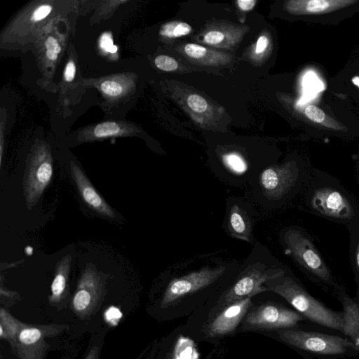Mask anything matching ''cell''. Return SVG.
Segmentation results:
<instances>
[{"label": "cell", "mask_w": 359, "mask_h": 359, "mask_svg": "<svg viewBox=\"0 0 359 359\" xmlns=\"http://www.w3.org/2000/svg\"><path fill=\"white\" fill-rule=\"evenodd\" d=\"M212 28L208 30L203 36L202 41L209 46L227 48L238 43L244 34L243 27Z\"/></svg>", "instance_id": "cell-18"}, {"label": "cell", "mask_w": 359, "mask_h": 359, "mask_svg": "<svg viewBox=\"0 0 359 359\" xmlns=\"http://www.w3.org/2000/svg\"><path fill=\"white\" fill-rule=\"evenodd\" d=\"M72 263V256H64L56 264L54 278L51 283V294L48 302L52 305L62 302L68 293V280Z\"/></svg>", "instance_id": "cell-16"}, {"label": "cell", "mask_w": 359, "mask_h": 359, "mask_svg": "<svg viewBox=\"0 0 359 359\" xmlns=\"http://www.w3.org/2000/svg\"><path fill=\"white\" fill-rule=\"evenodd\" d=\"M355 266H356L357 271L359 273V243L356 248V251H355Z\"/></svg>", "instance_id": "cell-36"}, {"label": "cell", "mask_w": 359, "mask_h": 359, "mask_svg": "<svg viewBox=\"0 0 359 359\" xmlns=\"http://www.w3.org/2000/svg\"><path fill=\"white\" fill-rule=\"evenodd\" d=\"M355 2L351 0H293L287 1L285 8L292 15L322 14Z\"/></svg>", "instance_id": "cell-14"}, {"label": "cell", "mask_w": 359, "mask_h": 359, "mask_svg": "<svg viewBox=\"0 0 359 359\" xmlns=\"http://www.w3.org/2000/svg\"><path fill=\"white\" fill-rule=\"evenodd\" d=\"M344 315L343 334L351 339L359 351V304L348 297L341 289H337Z\"/></svg>", "instance_id": "cell-15"}, {"label": "cell", "mask_w": 359, "mask_h": 359, "mask_svg": "<svg viewBox=\"0 0 359 359\" xmlns=\"http://www.w3.org/2000/svg\"><path fill=\"white\" fill-rule=\"evenodd\" d=\"M229 233L237 238L249 242L251 233L250 220L245 212L238 205L231 206L228 219Z\"/></svg>", "instance_id": "cell-19"}, {"label": "cell", "mask_w": 359, "mask_h": 359, "mask_svg": "<svg viewBox=\"0 0 359 359\" xmlns=\"http://www.w3.org/2000/svg\"><path fill=\"white\" fill-rule=\"evenodd\" d=\"M184 55L196 64L203 65H220L226 64L231 55L207 48L196 43H187L183 48Z\"/></svg>", "instance_id": "cell-17"}, {"label": "cell", "mask_w": 359, "mask_h": 359, "mask_svg": "<svg viewBox=\"0 0 359 359\" xmlns=\"http://www.w3.org/2000/svg\"><path fill=\"white\" fill-rule=\"evenodd\" d=\"M269 45L270 40L266 34L259 36L255 44V54L259 56L265 53Z\"/></svg>", "instance_id": "cell-28"}, {"label": "cell", "mask_w": 359, "mask_h": 359, "mask_svg": "<svg viewBox=\"0 0 359 359\" xmlns=\"http://www.w3.org/2000/svg\"><path fill=\"white\" fill-rule=\"evenodd\" d=\"M284 274L285 271L283 269H268L262 264H255L223 293L212 316L232 302L269 291L268 287L264 285L266 283L280 278Z\"/></svg>", "instance_id": "cell-4"}, {"label": "cell", "mask_w": 359, "mask_h": 359, "mask_svg": "<svg viewBox=\"0 0 359 359\" xmlns=\"http://www.w3.org/2000/svg\"><path fill=\"white\" fill-rule=\"evenodd\" d=\"M266 286L285 299L293 309L307 320L317 325L343 334L344 315L333 311L309 294L290 277L284 276L269 280Z\"/></svg>", "instance_id": "cell-1"}, {"label": "cell", "mask_w": 359, "mask_h": 359, "mask_svg": "<svg viewBox=\"0 0 359 359\" xmlns=\"http://www.w3.org/2000/svg\"><path fill=\"white\" fill-rule=\"evenodd\" d=\"M311 202L316 210L327 217L349 219L353 216V210L349 201L340 192L332 189H317Z\"/></svg>", "instance_id": "cell-12"}, {"label": "cell", "mask_w": 359, "mask_h": 359, "mask_svg": "<svg viewBox=\"0 0 359 359\" xmlns=\"http://www.w3.org/2000/svg\"><path fill=\"white\" fill-rule=\"evenodd\" d=\"M238 7L243 11H250L257 4L256 0H238Z\"/></svg>", "instance_id": "cell-33"}, {"label": "cell", "mask_w": 359, "mask_h": 359, "mask_svg": "<svg viewBox=\"0 0 359 359\" xmlns=\"http://www.w3.org/2000/svg\"><path fill=\"white\" fill-rule=\"evenodd\" d=\"M223 266L204 267L173 279L168 285L161 299V306L167 307L173 303L207 287L217 280L224 272Z\"/></svg>", "instance_id": "cell-8"}, {"label": "cell", "mask_w": 359, "mask_h": 359, "mask_svg": "<svg viewBox=\"0 0 359 359\" xmlns=\"http://www.w3.org/2000/svg\"><path fill=\"white\" fill-rule=\"evenodd\" d=\"M352 81L354 83V85L357 86L359 88V76L353 77Z\"/></svg>", "instance_id": "cell-39"}, {"label": "cell", "mask_w": 359, "mask_h": 359, "mask_svg": "<svg viewBox=\"0 0 359 359\" xmlns=\"http://www.w3.org/2000/svg\"><path fill=\"white\" fill-rule=\"evenodd\" d=\"M100 47L107 51L109 52L111 48L114 46L113 45V41L111 37V35L109 33H104L100 38Z\"/></svg>", "instance_id": "cell-31"}, {"label": "cell", "mask_w": 359, "mask_h": 359, "mask_svg": "<svg viewBox=\"0 0 359 359\" xmlns=\"http://www.w3.org/2000/svg\"><path fill=\"white\" fill-rule=\"evenodd\" d=\"M46 56L50 60H55L57 58V54L50 50H46Z\"/></svg>", "instance_id": "cell-37"}, {"label": "cell", "mask_w": 359, "mask_h": 359, "mask_svg": "<svg viewBox=\"0 0 359 359\" xmlns=\"http://www.w3.org/2000/svg\"><path fill=\"white\" fill-rule=\"evenodd\" d=\"M50 155L45 149L39 150L29 161L24 175L23 190L27 208L36 205L53 177Z\"/></svg>", "instance_id": "cell-9"}, {"label": "cell", "mask_w": 359, "mask_h": 359, "mask_svg": "<svg viewBox=\"0 0 359 359\" xmlns=\"http://www.w3.org/2000/svg\"><path fill=\"white\" fill-rule=\"evenodd\" d=\"M68 330L66 325H29L25 323L18 332L12 350L20 359H43L50 348L46 341Z\"/></svg>", "instance_id": "cell-7"}, {"label": "cell", "mask_w": 359, "mask_h": 359, "mask_svg": "<svg viewBox=\"0 0 359 359\" xmlns=\"http://www.w3.org/2000/svg\"><path fill=\"white\" fill-rule=\"evenodd\" d=\"M101 90L107 95L117 96L121 93L122 87L117 82L113 81H105L101 84Z\"/></svg>", "instance_id": "cell-27"}, {"label": "cell", "mask_w": 359, "mask_h": 359, "mask_svg": "<svg viewBox=\"0 0 359 359\" xmlns=\"http://www.w3.org/2000/svg\"><path fill=\"white\" fill-rule=\"evenodd\" d=\"M1 359H2V358H1Z\"/></svg>", "instance_id": "cell-41"}, {"label": "cell", "mask_w": 359, "mask_h": 359, "mask_svg": "<svg viewBox=\"0 0 359 359\" xmlns=\"http://www.w3.org/2000/svg\"><path fill=\"white\" fill-rule=\"evenodd\" d=\"M76 74V66L74 62L70 61L66 65L64 76L67 82L73 81Z\"/></svg>", "instance_id": "cell-30"}, {"label": "cell", "mask_w": 359, "mask_h": 359, "mask_svg": "<svg viewBox=\"0 0 359 359\" xmlns=\"http://www.w3.org/2000/svg\"><path fill=\"white\" fill-rule=\"evenodd\" d=\"M186 103L192 111L198 114L205 113L209 109L207 100L201 95L195 93L187 96Z\"/></svg>", "instance_id": "cell-23"}, {"label": "cell", "mask_w": 359, "mask_h": 359, "mask_svg": "<svg viewBox=\"0 0 359 359\" xmlns=\"http://www.w3.org/2000/svg\"><path fill=\"white\" fill-rule=\"evenodd\" d=\"M252 297L232 302L212 316L205 326L207 336L216 338L232 333L250 309Z\"/></svg>", "instance_id": "cell-10"}, {"label": "cell", "mask_w": 359, "mask_h": 359, "mask_svg": "<svg viewBox=\"0 0 359 359\" xmlns=\"http://www.w3.org/2000/svg\"><path fill=\"white\" fill-rule=\"evenodd\" d=\"M120 127L118 123L111 121L102 123L94 129V136L97 138L112 136L119 133Z\"/></svg>", "instance_id": "cell-24"}, {"label": "cell", "mask_w": 359, "mask_h": 359, "mask_svg": "<svg viewBox=\"0 0 359 359\" xmlns=\"http://www.w3.org/2000/svg\"><path fill=\"white\" fill-rule=\"evenodd\" d=\"M99 347L94 346L88 351L83 359H99Z\"/></svg>", "instance_id": "cell-34"}, {"label": "cell", "mask_w": 359, "mask_h": 359, "mask_svg": "<svg viewBox=\"0 0 359 359\" xmlns=\"http://www.w3.org/2000/svg\"><path fill=\"white\" fill-rule=\"evenodd\" d=\"M284 241L290 253L302 268L320 281L334 285L330 269L308 237L291 229L284 234Z\"/></svg>", "instance_id": "cell-6"}, {"label": "cell", "mask_w": 359, "mask_h": 359, "mask_svg": "<svg viewBox=\"0 0 359 359\" xmlns=\"http://www.w3.org/2000/svg\"><path fill=\"white\" fill-rule=\"evenodd\" d=\"M356 303H358V304H359V302H356Z\"/></svg>", "instance_id": "cell-40"}, {"label": "cell", "mask_w": 359, "mask_h": 359, "mask_svg": "<svg viewBox=\"0 0 359 359\" xmlns=\"http://www.w3.org/2000/svg\"><path fill=\"white\" fill-rule=\"evenodd\" d=\"M51 6L43 5L35 10L33 13V19L35 21L41 20L45 18L51 11Z\"/></svg>", "instance_id": "cell-29"}, {"label": "cell", "mask_w": 359, "mask_h": 359, "mask_svg": "<svg viewBox=\"0 0 359 359\" xmlns=\"http://www.w3.org/2000/svg\"><path fill=\"white\" fill-rule=\"evenodd\" d=\"M297 172L294 165L289 162L264 170L259 182L264 195L270 199L282 198L294 184Z\"/></svg>", "instance_id": "cell-11"}, {"label": "cell", "mask_w": 359, "mask_h": 359, "mask_svg": "<svg viewBox=\"0 0 359 359\" xmlns=\"http://www.w3.org/2000/svg\"><path fill=\"white\" fill-rule=\"evenodd\" d=\"M70 171L72 177L85 203L100 215L115 219L116 215L114 210L97 191L82 170L74 161L70 162Z\"/></svg>", "instance_id": "cell-13"}, {"label": "cell", "mask_w": 359, "mask_h": 359, "mask_svg": "<svg viewBox=\"0 0 359 359\" xmlns=\"http://www.w3.org/2000/svg\"><path fill=\"white\" fill-rule=\"evenodd\" d=\"M224 165L232 172L236 174H242L248 169V165L245 159L235 152L228 153L222 156Z\"/></svg>", "instance_id": "cell-22"}, {"label": "cell", "mask_w": 359, "mask_h": 359, "mask_svg": "<svg viewBox=\"0 0 359 359\" xmlns=\"http://www.w3.org/2000/svg\"><path fill=\"white\" fill-rule=\"evenodd\" d=\"M307 320L294 309L269 302L250 309L243 320L245 330H283L299 327Z\"/></svg>", "instance_id": "cell-5"}, {"label": "cell", "mask_w": 359, "mask_h": 359, "mask_svg": "<svg viewBox=\"0 0 359 359\" xmlns=\"http://www.w3.org/2000/svg\"><path fill=\"white\" fill-rule=\"evenodd\" d=\"M277 331V336L283 342L310 357L343 359L359 353L355 344L345 336L306 330L299 327Z\"/></svg>", "instance_id": "cell-2"}, {"label": "cell", "mask_w": 359, "mask_h": 359, "mask_svg": "<svg viewBox=\"0 0 359 359\" xmlns=\"http://www.w3.org/2000/svg\"><path fill=\"white\" fill-rule=\"evenodd\" d=\"M46 49L48 50H50L57 54L60 53L61 51V47L59 45L57 41L53 36H49L45 43Z\"/></svg>", "instance_id": "cell-32"}, {"label": "cell", "mask_w": 359, "mask_h": 359, "mask_svg": "<svg viewBox=\"0 0 359 359\" xmlns=\"http://www.w3.org/2000/svg\"><path fill=\"white\" fill-rule=\"evenodd\" d=\"M191 31L192 27L188 23L172 21L163 25L159 34L165 38L175 39L188 35Z\"/></svg>", "instance_id": "cell-21"}, {"label": "cell", "mask_w": 359, "mask_h": 359, "mask_svg": "<svg viewBox=\"0 0 359 359\" xmlns=\"http://www.w3.org/2000/svg\"><path fill=\"white\" fill-rule=\"evenodd\" d=\"M25 252L27 255L31 256L33 253V248L31 246L26 247Z\"/></svg>", "instance_id": "cell-38"}, {"label": "cell", "mask_w": 359, "mask_h": 359, "mask_svg": "<svg viewBox=\"0 0 359 359\" xmlns=\"http://www.w3.org/2000/svg\"><path fill=\"white\" fill-rule=\"evenodd\" d=\"M105 294V278L92 264L82 272L71 301V309L81 319H88L99 309Z\"/></svg>", "instance_id": "cell-3"}, {"label": "cell", "mask_w": 359, "mask_h": 359, "mask_svg": "<svg viewBox=\"0 0 359 359\" xmlns=\"http://www.w3.org/2000/svg\"><path fill=\"white\" fill-rule=\"evenodd\" d=\"M25 323L13 317L6 309H0V337L6 341L11 348L14 346L18 332Z\"/></svg>", "instance_id": "cell-20"}, {"label": "cell", "mask_w": 359, "mask_h": 359, "mask_svg": "<svg viewBox=\"0 0 359 359\" xmlns=\"http://www.w3.org/2000/svg\"><path fill=\"white\" fill-rule=\"evenodd\" d=\"M304 114L309 120L317 123H323L326 117L325 112L315 105L307 106Z\"/></svg>", "instance_id": "cell-26"}, {"label": "cell", "mask_w": 359, "mask_h": 359, "mask_svg": "<svg viewBox=\"0 0 359 359\" xmlns=\"http://www.w3.org/2000/svg\"><path fill=\"white\" fill-rule=\"evenodd\" d=\"M1 292V297L5 296L7 298L15 297L18 294L17 292H13V291L4 289L2 285L1 287V292Z\"/></svg>", "instance_id": "cell-35"}, {"label": "cell", "mask_w": 359, "mask_h": 359, "mask_svg": "<svg viewBox=\"0 0 359 359\" xmlns=\"http://www.w3.org/2000/svg\"><path fill=\"white\" fill-rule=\"evenodd\" d=\"M156 67L164 72H173L178 68L177 61L172 57L165 55L157 56L154 60Z\"/></svg>", "instance_id": "cell-25"}]
</instances>
